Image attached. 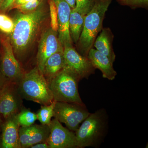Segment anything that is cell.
I'll return each instance as SVG.
<instances>
[{
    "label": "cell",
    "mask_w": 148,
    "mask_h": 148,
    "mask_svg": "<svg viewBox=\"0 0 148 148\" xmlns=\"http://www.w3.org/2000/svg\"><path fill=\"white\" fill-rule=\"evenodd\" d=\"M45 18L41 9L27 13H19L14 18L13 31L9 38L16 56L23 54L31 46Z\"/></svg>",
    "instance_id": "6da1fadb"
},
{
    "label": "cell",
    "mask_w": 148,
    "mask_h": 148,
    "mask_svg": "<svg viewBox=\"0 0 148 148\" xmlns=\"http://www.w3.org/2000/svg\"><path fill=\"white\" fill-rule=\"evenodd\" d=\"M109 128V116L105 108L91 113L82 122L75 132L78 148L101 147Z\"/></svg>",
    "instance_id": "7a4b0ae2"
},
{
    "label": "cell",
    "mask_w": 148,
    "mask_h": 148,
    "mask_svg": "<svg viewBox=\"0 0 148 148\" xmlns=\"http://www.w3.org/2000/svg\"><path fill=\"white\" fill-rule=\"evenodd\" d=\"M112 0H95L91 10L85 17L83 29L78 41L80 54L87 57L98 33L103 29L105 14Z\"/></svg>",
    "instance_id": "3957f363"
},
{
    "label": "cell",
    "mask_w": 148,
    "mask_h": 148,
    "mask_svg": "<svg viewBox=\"0 0 148 148\" xmlns=\"http://www.w3.org/2000/svg\"><path fill=\"white\" fill-rule=\"evenodd\" d=\"M17 84L23 99L41 105H50L54 101L48 83L37 67L24 73Z\"/></svg>",
    "instance_id": "277c9868"
},
{
    "label": "cell",
    "mask_w": 148,
    "mask_h": 148,
    "mask_svg": "<svg viewBox=\"0 0 148 148\" xmlns=\"http://www.w3.org/2000/svg\"><path fill=\"white\" fill-rule=\"evenodd\" d=\"M80 81L76 74L65 66L48 82L54 101L84 104L79 92L78 84Z\"/></svg>",
    "instance_id": "5b68a950"
},
{
    "label": "cell",
    "mask_w": 148,
    "mask_h": 148,
    "mask_svg": "<svg viewBox=\"0 0 148 148\" xmlns=\"http://www.w3.org/2000/svg\"><path fill=\"white\" fill-rule=\"evenodd\" d=\"M90 114L85 104L56 101L53 109V117L75 132Z\"/></svg>",
    "instance_id": "8992f818"
},
{
    "label": "cell",
    "mask_w": 148,
    "mask_h": 148,
    "mask_svg": "<svg viewBox=\"0 0 148 148\" xmlns=\"http://www.w3.org/2000/svg\"><path fill=\"white\" fill-rule=\"evenodd\" d=\"M23 99L18 84L7 81L0 90V119L3 122L21 110L24 107Z\"/></svg>",
    "instance_id": "52a82bcc"
},
{
    "label": "cell",
    "mask_w": 148,
    "mask_h": 148,
    "mask_svg": "<svg viewBox=\"0 0 148 148\" xmlns=\"http://www.w3.org/2000/svg\"><path fill=\"white\" fill-rule=\"evenodd\" d=\"M1 41L3 48L1 71L8 81L18 83L24 73L14 56L9 37H2Z\"/></svg>",
    "instance_id": "ba28073f"
},
{
    "label": "cell",
    "mask_w": 148,
    "mask_h": 148,
    "mask_svg": "<svg viewBox=\"0 0 148 148\" xmlns=\"http://www.w3.org/2000/svg\"><path fill=\"white\" fill-rule=\"evenodd\" d=\"M64 49L58 37V32L49 28L42 33L39 42L37 55V68L43 74L45 64L49 57Z\"/></svg>",
    "instance_id": "9c48e42d"
},
{
    "label": "cell",
    "mask_w": 148,
    "mask_h": 148,
    "mask_svg": "<svg viewBox=\"0 0 148 148\" xmlns=\"http://www.w3.org/2000/svg\"><path fill=\"white\" fill-rule=\"evenodd\" d=\"M64 54L65 66L76 74L80 80L87 79L90 75L95 73V69L87 57L80 54L73 45L64 46Z\"/></svg>",
    "instance_id": "30bf717a"
},
{
    "label": "cell",
    "mask_w": 148,
    "mask_h": 148,
    "mask_svg": "<svg viewBox=\"0 0 148 148\" xmlns=\"http://www.w3.org/2000/svg\"><path fill=\"white\" fill-rule=\"evenodd\" d=\"M49 126L50 134L47 143L50 148H78L75 132L64 127L55 118Z\"/></svg>",
    "instance_id": "8fae6325"
},
{
    "label": "cell",
    "mask_w": 148,
    "mask_h": 148,
    "mask_svg": "<svg viewBox=\"0 0 148 148\" xmlns=\"http://www.w3.org/2000/svg\"><path fill=\"white\" fill-rule=\"evenodd\" d=\"M50 134L49 125L34 124L21 126L19 129V141L21 148H30L38 143H45Z\"/></svg>",
    "instance_id": "7c38bea8"
},
{
    "label": "cell",
    "mask_w": 148,
    "mask_h": 148,
    "mask_svg": "<svg viewBox=\"0 0 148 148\" xmlns=\"http://www.w3.org/2000/svg\"><path fill=\"white\" fill-rule=\"evenodd\" d=\"M56 6L58 15V37L62 46L72 45L69 21L71 8L64 0H52Z\"/></svg>",
    "instance_id": "4fadbf2b"
},
{
    "label": "cell",
    "mask_w": 148,
    "mask_h": 148,
    "mask_svg": "<svg viewBox=\"0 0 148 148\" xmlns=\"http://www.w3.org/2000/svg\"><path fill=\"white\" fill-rule=\"evenodd\" d=\"M20 127L15 116L3 122L0 148H21L19 137Z\"/></svg>",
    "instance_id": "5bb4252c"
},
{
    "label": "cell",
    "mask_w": 148,
    "mask_h": 148,
    "mask_svg": "<svg viewBox=\"0 0 148 148\" xmlns=\"http://www.w3.org/2000/svg\"><path fill=\"white\" fill-rule=\"evenodd\" d=\"M87 58L94 69H98L102 72L104 78L113 80L117 75L113 68V63L108 57L91 48L88 54Z\"/></svg>",
    "instance_id": "9a60e30c"
},
{
    "label": "cell",
    "mask_w": 148,
    "mask_h": 148,
    "mask_svg": "<svg viewBox=\"0 0 148 148\" xmlns=\"http://www.w3.org/2000/svg\"><path fill=\"white\" fill-rule=\"evenodd\" d=\"M101 32L95 39L93 45L97 50L108 57L114 63L116 58L112 46L114 35L109 28H103Z\"/></svg>",
    "instance_id": "2e32d148"
},
{
    "label": "cell",
    "mask_w": 148,
    "mask_h": 148,
    "mask_svg": "<svg viewBox=\"0 0 148 148\" xmlns=\"http://www.w3.org/2000/svg\"><path fill=\"white\" fill-rule=\"evenodd\" d=\"M64 49L58 51L51 56L45 64L43 74L48 83L65 67Z\"/></svg>",
    "instance_id": "e0dca14e"
},
{
    "label": "cell",
    "mask_w": 148,
    "mask_h": 148,
    "mask_svg": "<svg viewBox=\"0 0 148 148\" xmlns=\"http://www.w3.org/2000/svg\"><path fill=\"white\" fill-rule=\"evenodd\" d=\"M86 15L75 8L71 9L69 21V29L72 41L77 44L82 32Z\"/></svg>",
    "instance_id": "ac0fdd59"
},
{
    "label": "cell",
    "mask_w": 148,
    "mask_h": 148,
    "mask_svg": "<svg viewBox=\"0 0 148 148\" xmlns=\"http://www.w3.org/2000/svg\"><path fill=\"white\" fill-rule=\"evenodd\" d=\"M15 117L20 127L30 126L34 124L35 122L38 120L36 113L24 107L15 116Z\"/></svg>",
    "instance_id": "d6986e66"
},
{
    "label": "cell",
    "mask_w": 148,
    "mask_h": 148,
    "mask_svg": "<svg viewBox=\"0 0 148 148\" xmlns=\"http://www.w3.org/2000/svg\"><path fill=\"white\" fill-rule=\"evenodd\" d=\"M56 101L49 105H41V108L37 112L38 120L41 124L49 125L53 117V109Z\"/></svg>",
    "instance_id": "ffe728a7"
},
{
    "label": "cell",
    "mask_w": 148,
    "mask_h": 148,
    "mask_svg": "<svg viewBox=\"0 0 148 148\" xmlns=\"http://www.w3.org/2000/svg\"><path fill=\"white\" fill-rule=\"evenodd\" d=\"M14 21L7 15L0 14V31L10 35L14 28Z\"/></svg>",
    "instance_id": "44dd1931"
},
{
    "label": "cell",
    "mask_w": 148,
    "mask_h": 148,
    "mask_svg": "<svg viewBox=\"0 0 148 148\" xmlns=\"http://www.w3.org/2000/svg\"><path fill=\"white\" fill-rule=\"evenodd\" d=\"M95 0H75L76 10L80 13L86 15L92 8Z\"/></svg>",
    "instance_id": "7402d4cb"
},
{
    "label": "cell",
    "mask_w": 148,
    "mask_h": 148,
    "mask_svg": "<svg viewBox=\"0 0 148 148\" xmlns=\"http://www.w3.org/2000/svg\"><path fill=\"white\" fill-rule=\"evenodd\" d=\"M49 4L51 18V28L53 31L58 32V15L56 6L52 0H49Z\"/></svg>",
    "instance_id": "603a6c76"
},
{
    "label": "cell",
    "mask_w": 148,
    "mask_h": 148,
    "mask_svg": "<svg viewBox=\"0 0 148 148\" xmlns=\"http://www.w3.org/2000/svg\"><path fill=\"white\" fill-rule=\"evenodd\" d=\"M42 1L30 0L25 4L16 8L20 12L23 13H27L32 12L36 10Z\"/></svg>",
    "instance_id": "cb8c5ba5"
},
{
    "label": "cell",
    "mask_w": 148,
    "mask_h": 148,
    "mask_svg": "<svg viewBox=\"0 0 148 148\" xmlns=\"http://www.w3.org/2000/svg\"><path fill=\"white\" fill-rule=\"evenodd\" d=\"M120 4L132 8L144 7L147 6L148 0H118Z\"/></svg>",
    "instance_id": "d4e9b609"
},
{
    "label": "cell",
    "mask_w": 148,
    "mask_h": 148,
    "mask_svg": "<svg viewBox=\"0 0 148 148\" xmlns=\"http://www.w3.org/2000/svg\"><path fill=\"white\" fill-rule=\"evenodd\" d=\"M30 1V0H14L9 10L12 9L16 8L18 6L25 4Z\"/></svg>",
    "instance_id": "484cf974"
},
{
    "label": "cell",
    "mask_w": 148,
    "mask_h": 148,
    "mask_svg": "<svg viewBox=\"0 0 148 148\" xmlns=\"http://www.w3.org/2000/svg\"><path fill=\"white\" fill-rule=\"evenodd\" d=\"M14 1V0H4L2 4L0 10L3 11L9 10Z\"/></svg>",
    "instance_id": "4316f807"
},
{
    "label": "cell",
    "mask_w": 148,
    "mask_h": 148,
    "mask_svg": "<svg viewBox=\"0 0 148 148\" xmlns=\"http://www.w3.org/2000/svg\"><path fill=\"white\" fill-rule=\"evenodd\" d=\"M31 148H50L47 142L45 143H38L36 145H34L31 147Z\"/></svg>",
    "instance_id": "83f0119b"
},
{
    "label": "cell",
    "mask_w": 148,
    "mask_h": 148,
    "mask_svg": "<svg viewBox=\"0 0 148 148\" xmlns=\"http://www.w3.org/2000/svg\"><path fill=\"white\" fill-rule=\"evenodd\" d=\"M7 81L5 77L3 75L1 70H0V90Z\"/></svg>",
    "instance_id": "f1b7e54d"
},
{
    "label": "cell",
    "mask_w": 148,
    "mask_h": 148,
    "mask_svg": "<svg viewBox=\"0 0 148 148\" xmlns=\"http://www.w3.org/2000/svg\"><path fill=\"white\" fill-rule=\"evenodd\" d=\"M66 2L68 3V4L70 5L71 9L75 8L76 2L75 0H64Z\"/></svg>",
    "instance_id": "f546056e"
},
{
    "label": "cell",
    "mask_w": 148,
    "mask_h": 148,
    "mask_svg": "<svg viewBox=\"0 0 148 148\" xmlns=\"http://www.w3.org/2000/svg\"><path fill=\"white\" fill-rule=\"evenodd\" d=\"M3 124V121L0 119V140H1V132L2 125Z\"/></svg>",
    "instance_id": "4dcf8cb0"
},
{
    "label": "cell",
    "mask_w": 148,
    "mask_h": 148,
    "mask_svg": "<svg viewBox=\"0 0 148 148\" xmlns=\"http://www.w3.org/2000/svg\"><path fill=\"white\" fill-rule=\"evenodd\" d=\"M4 0H0V8H1V6L2 4L3 3V2Z\"/></svg>",
    "instance_id": "1f68e13d"
},
{
    "label": "cell",
    "mask_w": 148,
    "mask_h": 148,
    "mask_svg": "<svg viewBox=\"0 0 148 148\" xmlns=\"http://www.w3.org/2000/svg\"><path fill=\"white\" fill-rule=\"evenodd\" d=\"M36 1H42V0H36Z\"/></svg>",
    "instance_id": "d6a6232c"
}]
</instances>
